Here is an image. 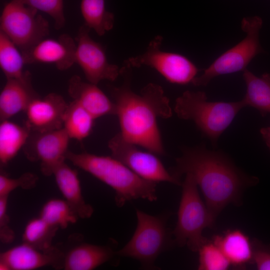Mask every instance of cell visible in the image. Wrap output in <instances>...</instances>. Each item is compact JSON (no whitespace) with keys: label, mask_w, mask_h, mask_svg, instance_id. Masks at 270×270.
I'll use <instances>...</instances> for the list:
<instances>
[{"label":"cell","mask_w":270,"mask_h":270,"mask_svg":"<svg viewBox=\"0 0 270 270\" xmlns=\"http://www.w3.org/2000/svg\"><path fill=\"white\" fill-rule=\"evenodd\" d=\"M176 160L172 174L180 180L191 174L200 188L212 222L229 204L240 205L244 190L256 184L258 179L246 174L232 159L220 150L204 145L184 147Z\"/></svg>","instance_id":"6da1fadb"},{"label":"cell","mask_w":270,"mask_h":270,"mask_svg":"<svg viewBox=\"0 0 270 270\" xmlns=\"http://www.w3.org/2000/svg\"><path fill=\"white\" fill-rule=\"evenodd\" d=\"M131 69L126 66L121 68L124 83L110 90L120 123V133L127 141L156 155H164L165 150L158 119L172 116L169 99L162 88L154 83L144 87L140 94L134 92L130 85Z\"/></svg>","instance_id":"7a4b0ae2"},{"label":"cell","mask_w":270,"mask_h":270,"mask_svg":"<svg viewBox=\"0 0 270 270\" xmlns=\"http://www.w3.org/2000/svg\"><path fill=\"white\" fill-rule=\"evenodd\" d=\"M66 159L112 188L118 207L134 200L142 198L154 202L158 198L156 182L140 176L112 156L68 150Z\"/></svg>","instance_id":"3957f363"},{"label":"cell","mask_w":270,"mask_h":270,"mask_svg":"<svg viewBox=\"0 0 270 270\" xmlns=\"http://www.w3.org/2000/svg\"><path fill=\"white\" fill-rule=\"evenodd\" d=\"M244 107L242 100L209 102L204 92L187 90L176 98L174 111L179 118L194 122L202 134L216 146L220 136Z\"/></svg>","instance_id":"277c9868"},{"label":"cell","mask_w":270,"mask_h":270,"mask_svg":"<svg viewBox=\"0 0 270 270\" xmlns=\"http://www.w3.org/2000/svg\"><path fill=\"white\" fill-rule=\"evenodd\" d=\"M182 193L178 212V220L172 232L174 244L187 246L192 252H198L208 240L202 236L206 228H212L206 204L200 196L198 186L190 174H185Z\"/></svg>","instance_id":"5b68a950"},{"label":"cell","mask_w":270,"mask_h":270,"mask_svg":"<svg viewBox=\"0 0 270 270\" xmlns=\"http://www.w3.org/2000/svg\"><path fill=\"white\" fill-rule=\"evenodd\" d=\"M136 214L138 223L134 234L116 254L138 260L144 268H154L158 257L174 243L167 228L166 216H152L138 209Z\"/></svg>","instance_id":"8992f818"},{"label":"cell","mask_w":270,"mask_h":270,"mask_svg":"<svg viewBox=\"0 0 270 270\" xmlns=\"http://www.w3.org/2000/svg\"><path fill=\"white\" fill-rule=\"evenodd\" d=\"M262 24L258 16L242 18L241 28L246 34L245 38L220 56L192 84L197 86H206L219 76L244 72L252 60L263 50L260 42V32Z\"/></svg>","instance_id":"52a82bcc"},{"label":"cell","mask_w":270,"mask_h":270,"mask_svg":"<svg viewBox=\"0 0 270 270\" xmlns=\"http://www.w3.org/2000/svg\"><path fill=\"white\" fill-rule=\"evenodd\" d=\"M0 30L24 52L46 38L50 28L48 21L37 10L11 0L2 12Z\"/></svg>","instance_id":"ba28073f"},{"label":"cell","mask_w":270,"mask_h":270,"mask_svg":"<svg viewBox=\"0 0 270 270\" xmlns=\"http://www.w3.org/2000/svg\"><path fill=\"white\" fill-rule=\"evenodd\" d=\"M162 36H156L144 53L126 60L124 66L131 68L148 66L154 68L172 83L185 84L192 82L198 72V68L182 54L162 50Z\"/></svg>","instance_id":"9c48e42d"},{"label":"cell","mask_w":270,"mask_h":270,"mask_svg":"<svg viewBox=\"0 0 270 270\" xmlns=\"http://www.w3.org/2000/svg\"><path fill=\"white\" fill-rule=\"evenodd\" d=\"M112 156L140 176L154 182H166L180 185L181 182L166 170L156 154L126 140L120 132L108 142Z\"/></svg>","instance_id":"30bf717a"},{"label":"cell","mask_w":270,"mask_h":270,"mask_svg":"<svg viewBox=\"0 0 270 270\" xmlns=\"http://www.w3.org/2000/svg\"><path fill=\"white\" fill-rule=\"evenodd\" d=\"M90 30L84 24L78 30L75 63L90 82L98 84L103 80L114 81L121 74V68L108 62L102 46L90 37Z\"/></svg>","instance_id":"8fae6325"},{"label":"cell","mask_w":270,"mask_h":270,"mask_svg":"<svg viewBox=\"0 0 270 270\" xmlns=\"http://www.w3.org/2000/svg\"><path fill=\"white\" fill-rule=\"evenodd\" d=\"M70 139L63 128L44 132L31 131L22 149L29 160L40 162L44 176H50L66 160Z\"/></svg>","instance_id":"7c38bea8"},{"label":"cell","mask_w":270,"mask_h":270,"mask_svg":"<svg viewBox=\"0 0 270 270\" xmlns=\"http://www.w3.org/2000/svg\"><path fill=\"white\" fill-rule=\"evenodd\" d=\"M64 252L57 246L40 250L23 242L0 254V270H32L45 266L63 269Z\"/></svg>","instance_id":"4fadbf2b"},{"label":"cell","mask_w":270,"mask_h":270,"mask_svg":"<svg viewBox=\"0 0 270 270\" xmlns=\"http://www.w3.org/2000/svg\"><path fill=\"white\" fill-rule=\"evenodd\" d=\"M76 48V40L64 34L57 39L44 38L22 54L26 64H53L58 70H65L75 64Z\"/></svg>","instance_id":"5bb4252c"},{"label":"cell","mask_w":270,"mask_h":270,"mask_svg":"<svg viewBox=\"0 0 270 270\" xmlns=\"http://www.w3.org/2000/svg\"><path fill=\"white\" fill-rule=\"evenodd\" d=\"M64 98L56 93L34 98L24 111L26 123L31 131L44 132L62 128L67 108Z\"/></svg>","instance_id":"9a60e30c"},{"label":"cell","mask_w":270,"mask_h":270,"mask_svg":"<svg viewBox=\"0 0 270 270\" xmlns=\"http://www.w3.org/2000/svg\"><path fill=\"white\" fill-rule=\"evenodd\" d=\"M96 84L84 81L80 76L70 78L68 92L72 100L78 102L96 119L107 115H116L114 102Z\"/></svg>","instance_id":"2e32d148"},{"label":"cell","mask_w":270,"mask_h":270,"mask_svg":"<svg viewBox=\"0 0 270 270\" xmlns=\"http://www.w3.org/2000/svg\"><path fill=\"white\" fill-rule=\"evenodd\" d=\"M6 80L0 93V121L24 112L30 102L39 96L32 87L28 71L22 78Z\"/></svg>","instance_id":"e0dca14e"},{"label":"cell","mask_w":270,"mask_h":270,"mask_svg":"<svg viewBox=\"0 0 270 270\" xmlns=\"http://www.w3.org/2000/svg\"><path fill=\"white\" fill-rule=\"evenodd\" d=\"M63 269L92 270L110 261L116 252L108 246L76 243L64 252Z\"/></svg>","instance_id":"ac0fdd59"},{"label":"cell","mask_w":270,"mask_h":270,"mask_svg":"<svg viewBox=\"0 0 270 270\" xmlns=\"http://www.w3.org/2000/svg\"><path fill=\"white\" fill-rule=\"evenodd\" d=\"M52 174L64 200L77 216L90 218L94 208L84 198L76 170L71 168L64 161L56 168Z\"/></svg>","instance_id":"d6986e66"},{"label":"cell","mask_w":270,"mask_h":270,"mask_svg":"<svg viewBox=\"0 0 270 270\" xmlns=\"http://www.w3.org/2000/svg\"><path fill=\"white\" fill-rule=\"evenodd\" d=\"M212 240L220 248L231 264L243 266L252 262V243L240 230H228L222 234L214 236Z\"/></svg>","instance_id":"ffe728a7"},{"label":"cell","mask_w":270,"mask_h":270,"mask_svg":"<svg viewBox=\"0 0 270 270\" xmlns=\"http://www.w3.org/2000/svg\"><path fill=\"white\" fill-rule=\"evenodd\" d=\"M31 132L25 124L20 125L10 120L0 121V163L6 166L24 148Z\"/></svg>","instance_id":"44dd1931"},{"label":"cell","mask_w":270,"mask_h":270,"mask_svg":"<svg viewBox=\"0 0 270 270\" xmlns=\"http://www.w3.org/2000/svg\"><path fill=\"white\" fill-rule=\"evenodd\" d=\"M243 78L246 88L242 99L245 106L255 108L262 116L270 113V74L258 76L246 69Z\"/></svg>","instance_id":"7402d4cb"},{"label":"cell","mask_w":270,"mask_h":270,"mask_svg":"<svg viewBox=\"0 0 270 270\" xmlns=\"http://www.w3.org/2000/svg\"><path fill=\"white\" fill-rule=\"evenodd\" d=\"M96 118L74 100L68 104L62 128L70 139L82 141L91 133Z\"/></svg>","instance_id":"603a6c76"},{"label":"cell","mask_w":270,"mask_h":270,"mask_svg":"<svg viewBox=\"0 0 270 270\" xmlns=\"http://www.w3.org/2000/svg\"><path fill=\"white\" fill-rule=\"evenodd\" d=\"M80 8L84 24L98 35L102 36L113 28L114 15L106 10L105 0H82Z\"/></svg>","instance_id":"cb8c5ba5"},{"label":"cell","mask_w":270,"mask_h":270,"mask_svg":"<svg viewBox=\"0 0 270 270\" xmlns=\"http://www.w3.org/2000/svg\"><path fill=\"white\" fill-rule=\"evenodd\" d=\"M26 64L22 54L13 42L0 30V68L6 79L24 76Z\"/></svg>","instance_id":"d4e9b609"},{"label":"cell","mask_w":270,"mask_h":270,"mask_svg":"<svg viewBox=\"0 0 270 270\" xmlns=\"http://www.w3.org/2000/svg\"><path fill=\"white\" fill-rule=\"evenodd\" d=\"M58 229L40 216L34 218L25 226L22 236L23 242L40 250H46L52 246V242Z\"/></svg>","instance_id":"484cf974"},{"label":"cell","mask_w":270,"mask_h":270,"mask_svg":"<svg viewBox=\"0 0 270 270\" xmlns=\"http://www.w3.org/2000/svg\"><path fill=\"white\" fill-rule=\"evenodd\" d=\"M40 216L50 225L63 229L76 222L78 218L68 202L59 198L47 201L42 208Z\"/></svg>","instance_id":"4316f807"},{"label":"cell","mask_w":270,"mask_h":270,"mask_svg":"<svg viewBox=\"0 0 270 270\" xmlns=\"http://www.w3.org/2000/svg\"><path fill=\"white\" fill-rule=\"evenodd\" d=\"M200 270H226L231 264L220 248L213 241L207 240L198 250Z\"/></svg>","instance_id":"83f0119b"},{"label":"cell","mask_w":270,"mask_h":270,"mask_svg":"<svg viewBox=\"0 0 270 270\" xmlns=\"http://www.w3.org/2000/svg\"><path fill=\"white\" fill-rule=\"evenodd\" d=\"M25 5L43 12L54 21L56 29L62 28L66 23L63 0H16Z\"/></svg>","instance_id":"f1b7e54d"},{"label":"cell","mask_w":270,"mask_h":270,"mask_svg":"<svg viewBox=\"0 0 270 270\" xmlns=\"http://www.w3.org/2000/svg\"><path fill=\"white\" fill-rule=\"evenodd\" d=\"M38 180V176L32 172H26L18 178H11L4 174L0 175V197L8 196L18 188L24 189L34 188Z\"/></svg>","instance_id":"f546056e"},{"label":"cell","mask_w":270,"mask_h":270,"mask_svg":"<svg viewBox=\"0 0 270 270\" xmlns=\"http://www.w3.org/2000/svg\"><path fill=\"white\" fill-rule=\"evenodd\" d=\"M8 196L0 197V240L3 244L12 242L15 238L14 232L8 225L10 218L7 213Z\"/></svg>","instance_id":"4dcf8cb0"},{"label":"cell","mask_w":270,"mask_h":270,"mask_svg":"<svg viewBox=\"0 0 270 270\" xmlns=\"http://www.w3.org/2000/svg\"><path fill=\"white\" fill-rule=\"evenodd\" d=\"M252 244V263L258 270H270V245L263 244L258 240H254Z\"/></svg>","instance_id":"1f68e13d"},{"label":"cell","mask_w":270,"mask_h":270,"mask_svg":"<svg viewBox=\"0 0 270 270\" xmlns=\"http://www.w3.org/2000/svg\"><path fill=\"white\" fill-rule=\"evenodd\" d=\"M260 133L265 143L270 150V127L260 128Z\"/></svg>","instance_id":"d6a6232c"}]
</instances>
